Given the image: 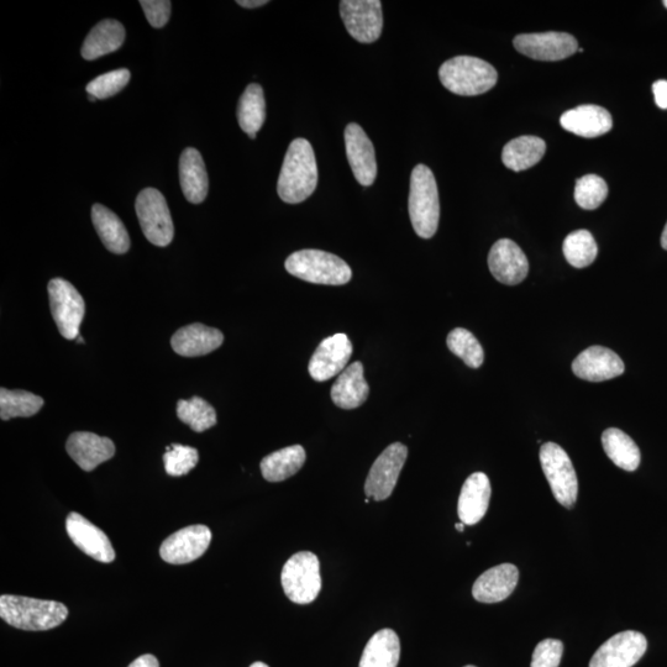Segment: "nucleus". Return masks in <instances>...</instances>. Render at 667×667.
Listing matches in <instances>:
<instances>
[{
  "label": "nucleus",
  "instance_id": "nucleus-3",
  "mask_svg": "<svg viewBox=\"0 0 667 667\" xmlns=\"http://www.w3.org/2000/svg\"><path fill=\"white\" fill-rule=\"evenodd\" d=\"M441 83L458 96L472 97L491 91L498 75L490 63L471 56H458L441 65Z\"/></svg>",
  "mask_w": 667,
  "mask_h": 667
},
{
  "label": "nucleus",
  "instance_id": "nucleus-41",
  "mask_svg": "<svg viewBox=\"0 0 667 667\" xmlns=\"http://www.w3.org/2000/svg\"><path fill=\"white\" fill-rule=\"evenodd\" d=\"M563 654V642L556 639H545L535 648L530 667H559Z\"/></svg>",
  "mask_w": 667,
  "mask_h": 667
},
{
  "label": "nucleus",
  "instance_id": "nucleus-18",
  "mask_svg": "<svg viewBox=\"0 0 667 667\" xmlns=\"http://www.w3.org/2000/svg\"><path fill=\"white\" fill-rule=\"evenodd\" d=\"M66 530L68 537L84 554L104 564L115 560V551L107 534L81 514L70 513L66 519Z\"/></svg>",
  "mask_w": 667,
  "mask_h": 667
},
{
  "label": "nucleus",
  "instance_id": "nucleus-49",
  "mask_svg": "<svg viewBox=\"0 0 667 667\" xmlns=\"http://www.w3.org/2000/svg\"><path fill=\"white\" fill-rule=\"evenodd\" d=\"M88 98H89V101H91V102H96V101H98V99H97L96 97L89 96V94H88Z\"/></svg>",
  "mask_w": 667,
  "mask_h": 667
},
{
  "label": "nucleus",
  "instance_id": "nucleus-28",
  "mask_svg": "<svg viewBox=\"0 0 667 667\" xmlns=\"http://www.w3.org/2000/svg\"><path fill=\"white\" fill-rule=\"evenodd\" d=\"M92 222L105 248L114 254L123 255L130 249V236L124 223L112 210L94 204L92 207Z\"/></svg>",
  "mask_w": 667,
  "mask_h": 667
},
{
  "label": "nucleus",
  "instance_id": "nucleus-39",
  "mask_svg": "<svg viewBox=\"0 0 667 667\" xmlns=\"http://www.w3.org/2000/svg\"><path fill=\"white\" fill-rule=\"evenodd\" d=\"M198 450L191 446L172 444L167 446L164 455L165 470L173 477L185 476L197 466Z\"/></svg>",
  "mask_w": 667,
  "mask_h": 667
},
{
  "label": "nucleus",
  "instance_id": "nucleus-43",
  "mask_svg": "<svg viewBox=\"0 0 667 667\" xmlns=\"http://www.w3.org/2000/svg\"><path fill=\"white\" fill-rule=\"evenodd\" d=\"M655 102L661 109H667V81H658L653 84Z\"/></svg>",
  "mask_w": 667,
  "mask_h": 667
},
{
  "label": "nucleus",
  "instance_id": "nucleus-17",
  "mask_svg": "<svg viewBox=\"0 0 667 667\" xmlns=\"http://www.w3.org/2000/svg\"><path fill=\"white\" fill-rule=\"evenodd\" d=\"M488 267L498 282L516 286L525 280L529 262L523 250L509 239L498 240L488 255Z\"/></svg>",
  "mask_w": 667,
  "mask_h": 667
},
{
  "label": "nucleus",
  "instance_id": "nucleus-30",
  "mask_svg": "<svg viewBox=\"0 0 667 667\" xmlns=\"http://www.w3.org/2000/svg\"><path fill=\"white\" fill-rule=\"evenodd\" d=\"M401 643L395 630L382 629L367 643L359 667H397Z\"/></svg>",
  "mask_w": 667,
  "mask_h": 667
},
{
  "label": "nucleus",
  "instance_id": "nucleus-32",
  "mask_svg": "<svg viewBox=\"0 0 667 667\" xmlns=\"http://www.w3.org/2000/svg\"><path fill=\"white\" fill-rule=\"evenodd\" d=\"M602 445L614 465L624 471H635L640 465V450L634 440L622 430L609 428L602 434Z\"/></svg>",
  "mask_w": 667,
  "mask_h": 667
},
{
  "label": "nucleus",
  "instance_id": "nucleus-21",
  "mask_svg": "<svg viewBox=\"0 0 667 667\" xmlns=\"http://www.w3.org/2000/svg\"><path fill=\"white\" fill-rule=\"evenodd\" d=\"M519 580L517 566L502 564L483 572L472 587V595L481 603H498L507 600L516 590Z\"/></svg>",
  "mask_w": 667,
  "mask_h": 667
},
{
  "label": "nucleus",
  "instance_id": "nucleus-23",
  "mask_svg": "<svg viewBox=\"0 0 667 667\" xmlns=\"http://www.w3.org/2000/svg\"><path fill=\"white\" fill-rule=\"evenodd\" d=\"M224 343L220 330L209 328L201 323H194L177 330L172 336L171 346L176 354L185 357L208 355Z\"/></svg>",
  "mask_w": 667,
  "mask_h": 667
},
{
  "label": "nucleus",
  "instance_id": "nucleus-19",
  "mask_svg": "<svg viewBox=\"0 0 667 667\" xmlns=\"http://www.w3.org/2000/svg\"><path fill=\"white\" fill-rule=\"evenodd\" d=\"M624 362L614 351L591 346L572 362V371L581 380L603 382L624 374Z\"/></svg>",
  "mask_w": 667,
  "mask_h": 667
},
{
  "label": "nucleus",
  "instance_id": "nucleus-11",
  "mask_svg": "<svg viewBox=\"0 0 667 667\" xmlns=\"http://www.w3.org/2000/svg\"><path fill=\"white\" fill-rule=\"evenodd\" d=\"M340 14L346 30L361 44H372L380 39L383 29L380 0H343Z\"/></svg>",
  "mask_w": 667,
  "mask_h": 667
},
{
  "label": "nucleus",
  "instance_id": "nucleus-8",
  "mask_svg": "<svg viewBox=\"0 0 667 667\" xmlns=\"http://www.w3.org/2000/svg\"><path fill=\"white\" fill-rule=\"evenodd\" d=\"M135 208L146 239L160 248L170 245L175 227L164 194L155 188H145L136 198Z\"/></svg>",
  "mask_w": 667,
  "mask_h": 667
},
{
  "label": "nucleus",
  "instance_id": "nucleus-40",
  "mask_svg": "<svg viewBox=\"0 0 667 667\" xmlns=\"http://www.w3.org/2000/svg\"><path fill=\"white\" fill-rule=\"evenodd\" d=\"M130 71L119 68L112 72L104 73L92 82L88 83L87 93L97 99H107L118 94L130 81Z\"/></svg>",
  "mask_w": 667,
  "mask_h": 667
},
{
  "label": "nucleus",
  "instance_id": "nucleus-7",
  "mask_svg": "<svg viewBox=\"0 0 667 667\" xmlns=\"http://www.w3.org/2000/svg\"><path fill=\"white\" fill-rule=\"evenodd\" d=\"M540 464L556 501L566 508L574 507L579 481L566 451L558 444L546 443L540 449Z\"/></svg>",
  "mask_w": 667,
  "mask_h": 667
},
{
  "label": "nucleus",
  "instance_id": "nucleus-36",
  "mask_svg": "<svg viewBox=\"0 0 667 667\" xmlns=\"http://www.w3.org/2000/svg\"><path fill=\"white\" fill-rule=\"evenodd\" d=\"M177 417L196 433L206 432L217 424L215 409L201 397H193L189 401L185 399L178 401Z\"/></svg>",
  "mask_w": 667,
  "mask_h": 667
},
{
  "label": "nucleus",
  "instance_id": "nucleus-6",
  "mask_svg": "<svg viewBox=\"0 0 667 667\" xmlns=\"http://www.w3.org/2000/svg\"><path fill=\"white\" fill-rule=\"evenodd\" d=\"M282 587L286 596L297 605H309L322 590L320 564L311 551L294 554L283 566Z\"/></svg>",
  "mask_w": 667,
  "mask_h": 667
},
{
  "label": "nucleus",
  "instance_id": "nucleus-2",
  "mask_svg": "<svg viewBox=\"0 0 667 667\" xmlns=\"http://www.w3.org/2000/svg\"><path fill=\"white\" fill-rule=\"evenodd\" d=\"M0 617L14 628L41 632L61 626L68 617V609L56 601L3 595L0 597Z\"/></svg>",
  "mask_w": 667,
  "mask_h": 667
},
{
  "label": "nucleus",
  "instance_id": "nucleus-34",
  "mask_svg": "<svg viewBox=\"0 0 667 667\" xmlns=\"http://www.w3.org/2000/svg\"><path fill=\"white\" fill-rule=\"evenodd\" d=\"M44 399L28 391L0 390V418L9 420L13 418H28L38 414Z\"/></svg>",
  "mask_w": 667,
  "mask_h": 667
},
{
  "label": "nucleus",
  "instance_id": "nucleus-37",
  "mask_svg": "<svg viewBox=\"0 0 667 667\" xmlns=\"http://www.w3.org/2000/svg\"><path fill=\"white\" fill-rule=\"evenodd\" d=\"M448 348L454 355L460 357L462 361L471 369H479L485 361L480 341L469 330L456 328L448 335Z\"/></svg>",
  "mask_w": 667,
  "mask_h": 667
},
{
  "label": "nucleus",
  "instance_id": "nucleus-27",
  "mask_svg": "<svg viewBox=\"0 0 667 667\" xmlns=\"http://www.w3.org/2000/svg\"><path fill=\"white\" fill-rule=\"evenodd\" d=\"M124 41L125 29L122 23L114 19H105L94 26L84 40L82 57L87 61L97 60L119 50Z\"/></svg>",
  "mask_w": 667,
  "mask_h": 667
},
{
  "label": "nucleus",
  "instance_id": "nucleus-35",
  "mask_svg": "<svg viewBox=\"0 0 667 667\" xmlns=\"http://www.w3.org/2000/svg\"><path fill=\"white\" fill-rule=\"evenodd\" d=\"M563 251L567 262L576 269L592 265L598 254L596 240L587 230H577L567 235Z\"/></svg>",
  "mask_w": 667,
  "mask_h": 667
},
{
  "label": "nucleus",
  "instance_id": "nucleus-12",
  "mask_svg": "<svg viewBox=\"0 0 667 667\" xmlns=\"http://www.w3.org/2000/svg\"><path fill=\"white\" fill-rule=\"evenodd\" d=\"M648 649L647 638L627 630L608 639L592 656L590 667H633Z\"/></svg>",
  "mask_w": 667,
  "mask_h": 667
},
{
  "label": "nucleus",
  "instance_id": "nucleus-22",
  "mask_svg": "<svg viewBox=\"0 0 667 667\" xmlns=\"http://www.w3.org/2000/svg\"><path fill=\"white\" fill-rule=\"evenodd\" d=\"M560 124L569 133L582 138H598L613 128L612 115L598 105H580L567 110L560 118Z\"/></svg>",
  "mask_w": 667,
  "mask_h": 667
},
{
  "label": "nucleus",
  "instance_id": "nucleus-38",
  "mask_svg": "<svg viewBox=\"0 0 667 667\" xmlns=\"http://www.w3.org/2000/svg\"><path fill=\"white\" fill-rule=\"evenodd\" d=\"M607 196V183L600 176L587 175L576 181L575 201L582 209H597L606 201Z\"/></svg>",
  "mask_w": 667,
  "mask_h": 667
},
{
  "label": "nucleus",
  "instance_id": "nucleus-9",
  "mask_svg": "<svg viewBox=\"0 0 667 667\" xmlns=\"http://www.w3.org/2000/svg\"><path fill=\"white\" fill-rule=\"evenodd\" d=\"M47 290L52 318L59 332L67 340H76L80 336V327L86 314V303L81 293L63 278L51 280Z\"/></svg>",
  "mask_w": 667,
  "mask_h": 667
},
{
  "label": "nucleus",
  "instance_id": "nucleus-26",
  "mask_svg": "<svg viewBox=\"0 0 667 667\" xmlns=\"http://www.w3.org/2000/svg\"><path fill=\"white\" fill-rule=\"evenodd\" d=\"M180 181L189 203L199 204L207 198L209 180L203 157L194 147H187L180 159Z\"/></svg>",
  "mask_w": 667,
  "mask_h": 667
},
{
  "label": "nucleus",
  "instance_id": "nucleus-47",
  "mask_svg": "<svg viewBox=\"0 0 667 667\" xmlns=\"http://www.w3.org/2000/svg\"><path fill=\"white\" fill-rule=\"evenodd\" d=\"M456 530H459V532H464L465 530V524L464 523H458L455 525Z\"/></svg>",
  "mask_w": 667,
  "mask_h": 667
},
{
  "label": "nucleus",
  "instance_id": "nucleus-52",
  "mask_svg": "<svg viewBox=\"0 0 667 667\" xmlns=\"http://www.w3.org/2000/svg\"><path fill=\"white\" fill-rule=\"evenodd\" d=\"M465 667H476V666H472V665H467V666H465Z\"/></svg>",
  "mask_w": 667,
  "mask_h": 667
},
{
  "label": "nucleus",
  "instance_id": "nucleus-15",
  "mask_svg": "<svg viewBox=\"0 0 667 667\" xmlns=\"http://www.w3.org/2000/svg\"><path fill=\"white\" fill-rule=\"evenodd\" d=\"M353 355V344L343 333L329 336L319 344L309 361V375L317 382H325L346 369Z\"/></svg>",
  "mask_w": 667,
  "mask_h": 667
},
{
  "label": "nucleus",
  "instance_id": "nucleus-20",
  "mask_svg": "<svg viewBox=\"0 0 667 667\" xmlns=\"http://www.w3.org/2000/svg\"><path fill=\"white\" fill-rule=\"evenodd\" d=\"M66 450L72 460L87 472L93 471L115 455V445L112 440L88 432L71 434L67 440Z\"/></svg>",
  "mask_w": 667,
  "mask_h": 667
},
{
  "label": "nucleus",
  "instance_id": "nucleus-51",
  "mask_svg": "<svg viewBox=\"0 0 667 667\" xmlns=\"http://www.w3.org/2000/svg\"><path fill=\"white\" fill-rule=\"evenodd\" d=\"M663 4H664L665 7L667 8V0H664Z\"/></svg>",
  "mask_w": 667,
  "mask_h": 667
},
{
  "label": "nucleus",
  "instance_id": "nucleus-50",
  "mask_svg": "<svg viewBox=\"0 0 667 667\" xmlns=\"http://www.w3.org/2000/svg\"><path fill=\"white\" fill-rule=\"evenodd\" d=\"M76 340L78 341V343H81V344H83V343H84V340H83V338H82V336H81V335H80V336H78V338H77Z\"/></svg>",
  "mask_w": 667,
  "mask_h": 667
},
{
  "label": "nucleus",
  "instance_id": "nucleus-13",
  "mask_svg": "<svg viewBox=\"0 0 667 667\" xmlns=\"http://www.w3.org/2000/svg\"><path fill=\"white\" fill-rule=\"evenodd\" d=\"M212 542L206 525H191L168 537L160 548L162 560L172 565H185L201 558Z\"/></svg>",
  "mask_w": 667,
  "mask_h": 667
},
{
  "label": "nucleus",
  "instance_id": "nucleus-29",
  "mask_svg": "<svg viewBox=\"0 0 667 667\" xmlns=\"http://www.w3.org/2000/svg\"><path fill=\"white\" fill-rule=\"evenodd\" d=\"M546 151V144L538 136L525 135L509 141L502 151L504 166L514 172L528 170L539 164Z\"/></svg>",
  "mask_w": 667,
  "mask_h": 667
},
{
  "label": "nucleus",
  "instance_id": "nucleus-44",
  "mask_svg": "<svg viewBox=\"0 0 667 667\" xmlns=\"http://www.w3.org/2000/svg\"><path fill=\"white\" fill-rule=\"evenodd\" d=\"M129 667H160V664L159 660L156 659V656L146 654L134 660Z\"/></svg>",
  "mask_w": 667,
  "mask_h": 667
},
{
  "label": "nucleus",
  "instance_id": "nucleus-48",
  "mask_svg": "<svg viewBox=\"0 0 667 667\" xmlns=\"http://www.w3.org/2000/svg\"><path fill=\"white\" fill-rule=\"evenodd\" d=\"M250 667H270V666L266 665L264 663H261V661H257V663L252 664Z\"/></svg>",
  "mask_w": 667,
  "mask_h": 667
},
{
  "label": "nucleus",
  "instance_id": "nucleus-5",
  "mask_svg": "<svg viewBox=\"0 0 667 667\" xmlns=\"http://www.w3.org/2000/svg\"><path fill=\"white\" fill-rule=\"evenodd\" d=\"M285 266L292 276L314 285L343 286L353 277V271L344 260L320 250L293 252Z\"/></svg>",
  "mask_w": 667,
  "mask_h": 667
},
{
  "label": "nucleus",
  "instance_id": "nucleus-1",
  "mask_svg": "<svg viewBox=\"0 0 667 667\" xmlns=\"http://www.w3.org/2000/svg\"><path fill=\"white\" fill-rule=\"evenodd\" d=\"M318 185L314 150L306 139L293 140L283 161L277 192L283 202L298 204L312 196Z\"/></svg>",
  "mask_w": 667,
  "mask_h": 667
},
{
  "label": "nucleus",
  "instance_id": "nucleus-46",
  "mask_svg": "<svg viewBox=\"0 0 667 667\" xmlns=\"http://www.w3.org/2000/svg\"><path fill=\"white\" fill-rule=\"evenodd\" d=\"M661 246H663V248L667 250V223L665 225L663 235H661Z\"/></svg>",
  "mask_w": 667,
  "mask_h": 667
},
{
  "label": "nucleus",
  "instance_id": "nucleus-25",
  "mask_svg": "<svg viewBox=\"0 0 667 667\" xmlns=\"http://www.w3.org/2000/svg\"><path fill=\"white\" fill-rule=\"evenodd\" d=\"M370 387L364 375V365L354 362L341 372L332 387V399L335 406L341 409L359 408L369 397Z\"/></svg>",
  "mask_w": 667,
  "mask_h": 667
},
{
  "label": "nucleus",
  "instance_id": "nucleus-31",
  "mask_svg": "<svg viewBox=\"0 0 667 667\" xmlns=\"http://www.w3.org/2000/svg\"><path fill=\"white\" fill-rule=\"evenodd\" d=\"M307 455L302 445L288 446L275 451L261 461V472L269 482H281L297 474L306 462Z\"/></svg>",
  "mask_w": 667,
  "mask_h": 667
},
{
  "label": "nucleus",
  "instance_id": "nucleus-42",
  "mask_svg": "<svg viewBox=\"0 0 667 667\" xmlns=\"http://www.w3.org/2000/svg\"><path fill=\"white\" fill-rule=\"evenodd\" d=\"M140 5L152 28H164L170 20L172 3L168 0H141Z\"/></svg>",
  "mask_w": 667,
  "mask_h": 667
},
{
  "label": "nucleus",
  "instance_id": "nucleus-33",
  "mask_svg": "<svg viewBox=\"0 0 667 667\" xmlns=\"http://www.w3.org/2000/svg\"><path fill=\"white\" fill-rule=\"evenodd\" d=\"M266 119V102L264 89L260 84L252 83L245 89L238 107L240 128L250 136L256 138V133L262 128Z\"/></svg>",
  "mask_w": 667,
  "mask_h": 667
},
{
  "label": "nucleus",
  "instance_id": "nucleus-24",
  "mask_svg": "<svg viewBox=\"0 0 667 667\" xmlns=\"http://www.w3.org/2000/svg\"><path fill=\"white\" fill-rule=\"evenodd\" d=\"M491 482L483 472H475L464 483L459 497L461 523L475 525L486 516L491 500Z\"/></svg>",
  "mask_w": 667,
  "mask_h": 667
},
{
  "label": "nucleus",
  "instance_id": "nucleus-14",
  "mask_svg": "<svg viewBox=\"0 0 667 667\" xmlns=\"http://www.w3.org/2000/svg\"><path fill=\"white\" fill-rule=\"evenodd\" d=\"M514 47L529 59L561 61L579 50V42L566 33L521 34L513 41Z\"/></svg>",
  "mask_w": 667,
  "mask_h": 667
},
{
  "label": "nucleus",
  "instance_id": "nucleus-10",
  "mask_svg": "<svg viewBox=\"0 0 667 667\" xmlns=\"http://www.w3.org/2000/svg\"><path fill=\"white\" fill-rule=\"evenodd\" d=\"M407 456V446L402 443L388 446L378 456L366 479L365 493L367 498L380 502L387 500L392 495L398 477L401 475L404 464H406Z\"/></svg>",
  "mask_w": 667,
  "mask_h": 667
},
{
  "label": "nucleus",
  "instance_id": "nucleus-16",
  "mask_svg": "<svg viewBox=\"0 0 667 667\" xmlns=\"http://www.w3.org/2000/svg\"><path fill=\"white\" fill-rule=\"evenodd\" d=\"M345 147L356 181L364 187L374 185L377 176L375 147L359 124L346 126Z\"/></svg>",
  "mask_w": 667,
  "mask_h": 667
},
{
  "label": "nucleus",
  "instance_id": "nucleus-45",
  "mask_svg": "<svg viewBox=\"0 0 667 667\" xmlns=\"http://www.w3.org/2000/svg\"><path fill=\"white\" fill-rule=\"evenodd\" d=\"M239 5L243 8H248V9H254V8H260L262 5H266L267 0H238Z\"/></svg>",
  "mask_w": 667,
  "mask_h": 667
},
{
  "label": "nucleus",
  "instance_id": "nucleus-4",
  "mask_svg": "<svg viewBox=\"0 0 667 667\" xmlns=\"http://www.w3.org/2000/svg\"><path fill=\"white\" fill-rule=\"evenodd\" d=\"M408 207L417 235L433 238L439 227L440 202L437 181L428 166L418 165L412 172Z\"/></svg>",
  "mask_w": 667,
  "mask_h": 667
}]
</instances>
